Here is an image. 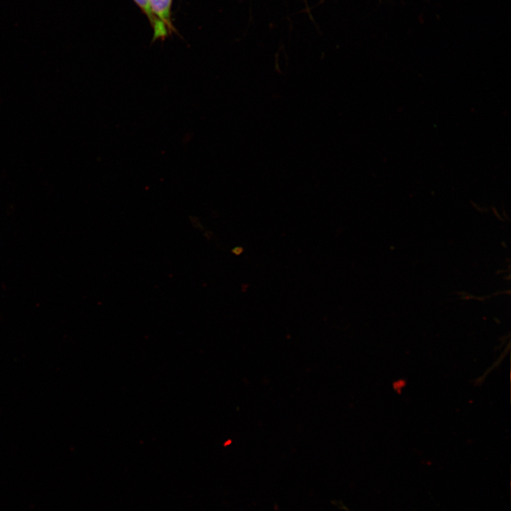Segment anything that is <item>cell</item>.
<instances>
[{
    "label": "cell",
    "instance_id": "obj_1",
    "mask_svg": "<svg viewBox=\"0 0 511 511\" xmlns=\"http://www.w3.org/2000/svg\"><path fill=\"white\" fill-rule=\"evenodd\" d=\"M147 16L153 28V40L164 39L167 35V28L152 12L148 0H133Z\"/></svg>",
    "mask_w": 511,
    "mask_h": 511
},
{
    "label": "cell",
    "instance_id": "obj_2",
    "mask_svg": "<svg viewBox=\"0 0 511 511\" xmlns=\"http://www.w3.org/2000/svg\"><path fill=\"white\" fill-rule=\"evenodd\" d=\"M153 13L162 21L167 29L172 28L170 15L172 0H148Z\"/></svg>",
    "mask_w": 511,
    "mask_h": 511
}]
</instances>
